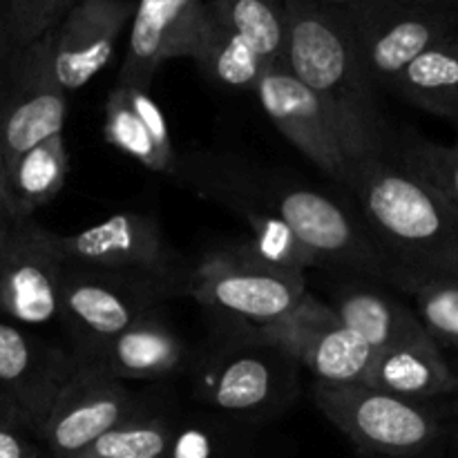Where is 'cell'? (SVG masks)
<instances>
[{"mask_svg":"<svg viewBox=\"0 0 458 458\" xmlns=\"http://www.w3.org/2000/svg\"><path fill=\"white\" fill-rule=\"evenodd\" d=\"M456 38H458V31H456Z\"/></svg>","mask_w":458,"mask_h":458,"instance_id":"f35d334b","label":"cell"},{"mask_svg":"<svg viewBox=\"0 0 458 458\" xmlns=\"http://www.w3.org/2000/svg\"><path fill=\"white\" fill-rule=\"evenodd\" d=\"M423 182L458 208V134L454 143H437L410 128H392L383 157Z\"/></svg>","mask_w":458,"mask_h":458,"instance_id":"cb8c5ba5","label":"cell"},{"mask_svg":"<svg viewBox=\"0 0 458 458\" xmlns=\"http://www.w3.org/2000/svg\"><path fill=\"white\" fill-rule=\"evenodd\" d=\"M0 420H21L16 416V411L7 405V401H4L3 396H0Z\"/></svg>","mask_w":458,"mask_h":458,"instance_id":"e575fe53","label":"cell"},{"mask_svg":"<svg viewBox=\"0 0 458 458\" xmlns=\"http://www.w3.org/2000/svg\"><path fill=\"white\" fill-rule=\"evenodd\" d=\"M428 456H429V454H428ZM420 458H425V456H420Z\"/></svg>","mask_w":458,"mask_h":458,"instance_id":"ab89813d","label":"cell"},{"mask_svg":"<svg viewBox=\"0 0 458 458\" xmlns=\"http://www.w3.org/2000/svg\"><path fill=\"white\" fill-rule=\"evenodd\" d=\"M215 25L240 36L262 56L268 67L284 58V0H204Z\"/></svg>","mask_w":458,"mask_h":458,"instance_id":"d4e9b609","label":"cell"},{"mask_svg":"<svg viewBox=\"0 0 458 458\" xmlns=\"http://www.w3.org/2000/svg\"><path fill=\"white\" fill-rule=\"evenodd\" d=\"M170 177L195 195L226 206L231 213L262 210L276 215L320 258L322 267L387 282L392 264L358 213L327 192L284 174L228 155H179Z\"/></svg>","mask_w":458,"mask_h":458,"instance_id":"6da1fadb","label":"cell"},{"mask_svg":"<svg viewBox=\"0 0 458 458\" xmlns=\"http://www.w3.org/2000/svg\"><path fill=\"white\" fill-rule=\"evenodd\" d=\"M174 425L164 416L143 414L107 429L72 458H157L168 452Z\"/></svg>","mask_w":458,"mask_h":458,"instance_id":"83f0119b","label":"cell"},{"mask_svg":"<svg viewBox=\"0 0 458 458\" xmlns=\"http://www.w3.org/2000/svg\"><path fill=\"white\" fill-rule=\"evenodd\" d=\"M157 458H168V456H165V454H164V456H157Z\"/></svg>","mask_w":458,"mask_h":458,"instance_id":"74e56055","label":"cell"},{"mask_svg":"<svg viewBox=\"0 0 458 458\" xmlns=\"http://www.w3.org/2000/svg\"><path fill=\"white\" fill-rule=\"evenodd\" d=\"M204 0H137L116 83L150 88L173 58H195L206 30Z\"/></svg>","mask_w":458,"mask_h":458,"instance_id":"2e32d148","label":"cell"},{"mask_svg":"<svg viewBox=\"0 0 458 458\" xmlns=\"http://www.w3.org/2000/svg\"><path fill=\"white\" fill-rule=\"evenodd\" d=\"M365 385L407 401L437 403L456 396L458 376L445 353L428 340L376 353Z\"/></svg>","mask_w":458,"mask_h":458,"instance_id":"44dd1931","label":"cell"},{"mask_svg":"<svg viewBox=\"0 0 458 458\" xmlns=\"http://www.w3.org/2000/svg\"><path fill=\"white\" fill-rule=\"evenodd\" d=\"M63 268L58 233L34 219L0 228V318L27 329L56 322Z\"/></svg>","mask_w":458,"mask_h":458,"instance_id":"30bf717a","label":"cell"},{"mask_svg":"<svg viewBox=\"0 0 458 458\" xmlns=\"http://www.w3.org/2000/svg\"><path fill=\"white\" fill-rule=\"evenodd\" d=\"M295 367L298 362L286 353L242 334V340L210 356L201 367L199 398L228 416H264L293 398L298 389Z\"/></svg>","mask_w":458,"mask_h":458,"instance_id":"7c38bea8","label":"cell"},{"mask_svg":"<svg viewBox=\"0 0 458 458\" xmlns=\"http://www.w3.org/2000/svg\"><path fill=\"white\" fill-rule=\"evenodd\" d=\"M253 92L271 123L327 177L344 183L352 157L318 94L295 79L284 63L267 67Z\"/></svg>","mask_w":458,"mask_h":458,"instance_id":"9a60e30c","label":"cell"},{"mask_svg":"<svg viewBox=\"0 0 458 458\" xmlns=\"http://www.w3.org/2000/svg\"><path fill=\"white\" fill-rule=\"evenodd\" d=\"M173 298L179 295L164 284L65 264L58 289V320L74 335V356L83 358Z\"/></svg>","mask_w":458,"mask_h":458,"instance_id":"52a82bcc","label":"cell"},{"mask_svg":"<svg viewBox=\"0 0 458 458\" xmlns=\"http://www.w3.org/2000/svg\"><path fill=\"white\" fill-rule=\"evenodd\" d=\"M76 371L79 360L74 353L54 347L27 327L0 318V396L34 437H38Z\"/></svg>","mask_w":458,"mask_h":458,"instance_id":"4fadbf2b","label":"cell"},{"mask_svg":"<svg viewBox=\"0 0 458 458\" xmlns=\"http://www.w3.org/2000/svg\"><path fill=\"white\" fill-rule=\"evenodd\" d=\"M284 4V67L325 103L352 164L383 157L392 125L380 112L378 89L365 74L344 13L313 0Z\"/></svg>","mask_w":458,"mask_h":458,"instance_id":"7a4b0ae2","label":"cell"},{"mask_svg":"<svg viewBox=\"0 0 458 458\" xmlns=\"http://www.w3.org/2000/svg\"><path fill=\"white\" fill-rule=\"evenodd\" d=\"M313 3L325 4V7L335 9V12H347V9H352L353 4H358L360 0H313Z\"/></svg>","mask_w":458,"mask_h":458,"instance_id":"836d02e7","label":"cell"},{"mask_svg":"<svg viewBox=\"0 0 458 458\" xmlns=\"http://www.w3.org/2000/svg\"><path fill=\"white\" fill-rule=\"evenodd\" d=\"M246 338L286 353L307 367L320 383H365L376 352L353 334L329 304L307 298L282 320L264 327H244Z\"/></svg>","mask_w":458,"mask_h":458,"instance_id":"9c48e42d","label":"cell"},{"mask_svg":"<svg viewBox=\"0 0 458 458\" xmlns=\"http://www.w3.org/2000/svg\"><path fill=\"white\" fill-rule=\"evenodd\" d=\"M396 273L458 280V208L385 159L352 164L343 183ZM389 284V280H387Z\"/></svg>","mask_w":458,"mask_h":458,"instance_id":"3957f363","label":"cell"},{"mask_svg":"<svg viewBox=\"0 0 458 458\" xmlns=\"http://www.w3.org/2000/svg\"><path fill=\"white\" fill-rule=\"evenodd\" d=\"M343 13L376 89H387L416 56L458 31L456 12L403 0H360Z\"/></svg>","mask_w":458,"mask_h":458,"instance_id":"ba28073f","label":"cell"},{"mask_svg":"<svg viewBox=\"0 0 458 458\" xmlns=\"http://www.w3.org/2000/svg\"><path fill=\"white\" fill-rule=\"evenodd\" d=\"M389 284L414 298L420 327L443 353L458 352V280L396 273Z\"/></svg>","mask_w":458,"mask_h":458,"instance_id":"4316f807","label":"cell"},{"mask_svg":"<svg viewBox=\"0 0 458 458\" xmlns=\"http://www.w3.org/2000/svg\"><path fill=\"white\" fill-rule=\"evenodd\" d=\"M4 204L12 219H34L40 206L56 199L70 174L63 134L45 139L4 165Z\"/></svg>","mask_w":458,"mask_h":458,"instance_id":"7402d4cb","label":"cell"},{"mask_svg":"<svg viewBox=\"0 0 458 458\" xmlns=\"http://www.w3.org/2000/svg\"><path fill=\"white\" fill-rule=\"evenodd\" d=\"M67 92L52 65V30L22 49H13L7 83L0 92V159L3 168L36 143L63 134Z\"/></svg>","mask_w":458,"mask_h":458,"instance_id":"8fae6325","label":"cell"},{"mask_svg":"<svg viewBox=\"0 0 458 458\" xmlns=\"http://www.w3.org/2000/svg\"><path fill=\"white\" fill-rule=\"evenodd\" d=\"M240 217L250 228V240H246L244 244L273 267L302 273V276L309 268L322 267L320 258L311 249H307L300 237L276 215L262 213V210H244Z\"/></svg>","mask_w":458,"mask_h":458,"instance_id":"f1b7e54d","label":"cell"},{"mask_svg":"<svg viewBox=\"0 0 458 458\" xmlns=\"http://www.w3.org/2000/svg\"><path fill=\"white\" fill-rule=\"evenodd\" d=\"M450 410H452V416H456L458 419V405L456 403H452V398H450Z\"/></svg>","mask_w":458,"mask_h":458,"instance_id":"d590c367","label":"cell"},{"mask_svg":"<svg viewBox=\"0 0 458 458\" xmlns=\"http://www.w3.org/2000/svg\"><path fill=\"white\" fill-rule=\"evenodd\" d=\"M143 403L128 383L79 362V371L40 428L38 441L54 458H72L101 434L143 414Z\"/></svg>","mask_w":458,"mask_h":458,"instance_id":"5bb4252c","label":"cell"},{"mask_svg":"<svg viewBox=\"0 0 458 458\" xmlns=\"http://www.w3.org/2000/svg\"><path fill=\"white\" fill-rule=\"evenodd\" d=\"M192 61L213 83L222 85V88L250 89V92L268 67L246 40L215 25L210 18L206 21L204 36H201L199 49Z\"/></svg>","mask_w":458,"mask_h":458,"instance_id":"484cf974","label":"cell"},{"mask_svg":"<svg viewBox=\"0 0 458 458\" xmlns=\"http://www.w3.org/2000/svg\"><path fill=\"white\" fill-rule=\"evenodd\" d=\"M456 376H458V371H456ZM452 403H456V405H458V392H456V396L452 398Z\"/></svg>","mask_w":458,"mask_h":458,"instance_id":"8d00e7d4","label":"cell"},{"mask_svg":"<svg viewBox=\"0 0 458 458\" xmlns=\"http://www.w3.org/2000/svg\"><path fill=\"white\" fill-rule=\"evenodd\" d=\"M188 295L242 327L282 320L309 295L302 273L273 267L244 242L208 250L191 268Z\"/></svg>","mask_w":458,"mask_h":458,"instance_id":"5b68a950","label":"cell"},{"mask_svg":"<svg viewBox=\"0 0 458 458\" xmlns=\"http://www.w3.org/2000/svg\"><path fill=\"white\" fill-rule=\"evenodd\" d=\"M9 222H12V217H9L7 204H4V170H3V159H0V228L7 226Z\"/></svg>","mask_w":458,"mask_h":458,"instance_id":"d6a6232c","label":"cell"},{"mask_svg":"<svg viewBox=\"0 0 458 458\" xmlns=\"http://www.w3.org/2000/svg\"><path fill=\"white\" fill-rule=\"evenodd\" d=\"M103 134L110 146L137 159L152 173L170 177L177 165L179 155L174 150L168 121L148 88L114 85L106 101Z\"/></svg>","mask_w":458,"mask_h":458,"instance_id":"d6986e66","label":"cell"},{"mask_svg":"<svg viewBox=\"0 0 458 458\" xmlns=\"http://www.w3.org/2000/svg\"><path fill=\"white\" fill-rule=\"evenodd\" d=\"M34 434L21 420H0V458H40Z\"/></svg>","mask_w":458,"mask_h":458,"instance_id":"4dcf8cb0","label":"cell"},{"mask_svg":"<svg viewBox=\"0 0 458 458\" xmlns=\"http://www.w3.org/2000/svg\"><path fill=\"white\" fill-rule=\"evenodd\" d=\"M318 410L362 452L383 458L432 454L447 434L450 403L407 401L365 383H320L313 387Z\"/></svg>","mask_w":458,"mask_h":458,"instance_id":"277c9868","label":"cell"},{"mask_svg":"<svg viewBox=\"0 0 458 458\" xmlns=\"http://www.w3.org/2000/svg\"><path fill=\"white\" fill-rule=\"evenodd\" d=\"M76 0H3L0 30L9 52L22 49L61 22Z\"/></svg>","mask_w":458,"mask_h":458,"instance_id":"f546056e","label":"cell"},{"mask_svg":"<svg viewBox=\"0 0 458 458\" xmlns=\"http://www.w3.org/2000/svg\"><path fill=\"white\" fill-rule=\"evenodd\" d=\"M389 92L405 98L411 106L443 116L458 134V38L432 45L416 56L389 85Z\"/></svg>","mask_w":458,"mask_h":458,"instance_id":"603a6c76","label":"cell"},{"mask_svg":"<svg viewBox=\"0 0 458 458\" xmlns=\"http://www.w3.org/2000/svg\"><path fill=\"white\" fill-rule=\"evenodd\" d=\"M134 0H76L52 30V65L67 94L85 88L110 63Z\"/></svg>","mask_w":458,"mask_h":458,"instance_id":"e0dca14e","label":"cell"},{"mask_svg":"<svg viewBox=\"0 0 458 458\" xmlns=\"http://www.w3.org/2000/svg\"><path fill=\"white\" fill-rule=\"evenodd\" d=\"M329 307L376 353L429 340L416 313L367 277L344 282Z\"/></svg>","mask_w":458,"mask_h":458,"instance_id":"ffe728a7","label":"cell"},{"mask_svg":"<svg viewBox=\"0 0 458 458\" xmlns=\"http://www.w3.org/2000/svg\"><path fill=\"white\" fill-rule=\"evenodd\" d=\"M403 3L420 4V7L443 9V12H456L458 13V0H403Z\"/></svg>","mask_w":458,"mask_h":458,"instance_id":"1f68e13d","label":"cell"},{"mask_svg":"<svg viewBox=\"0 0 458 458\" xmlns=\"http://www.w3.org/2000/svg\"><path fill=\"white\" fill-rule=\"evenodd\" d=\"M65 264L110 273L130 280L155 282L188 295L191 268L165 242L155 217L141 213H114L101 224L72 235H58Z\"/></svg>","mask_w":458,"mask_h":458,"instance_id":"8992f818","label":"cell"},{"mask_svg":"<svg viewBox=\"0 0 458 458\" xmlns=\"http://www.w3.org/2000/svg\"><path fill=\"white\" fill-rule=\"evenodd\" d=\"M76 360L121 383L161 380L182 369L186 349L182 338L165 325L164 318L152 311Z\"/></svg>","mask_w":458,"mask_h":458,"instance_id":"ac0fdd59","label":"cell"}]
</instances>
